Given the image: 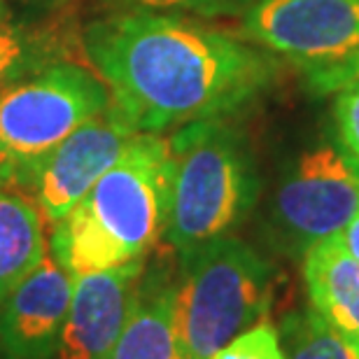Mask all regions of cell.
<instances>
[{"label":"cell","mask_w":359,"mask_h":359,"mask_svg":"<svg viewBox=\"0 0 359 359\" xmlns=\"http://www.w3.org/2000/svg\"><path fill=\"white\" fill-rule=\"evenodd\" d=\"M84 52L138 131L236 117L278 87L283 61L184 14L114 12L84 28Z\"/></svg>","instance_id":"obj_1"},{"label":"cell","mask_w":359,"mask_h":359,"mask_svg":"<svg viewBox=\"0 0 359 359\" xmlns=\"http://www.w3.org/2000/svg\"><path fill=\"white\" fill-rule=\"evenodd\" d=\"M168 180V138L135 133L117 163L52 226L49 255L73 278L147 257L166 231Z\"/></svg>","instance_id":"obj_2"},{"label":"cell","mask_w":359,"mask_h":359,"mask_svg":"<svg viewBox=\"0 0 359 359\" xmlns=\"http://www.w3.org/2000/svg\"><path fill=\"white\" fill-rule=\"evenodd\" d=\"M170 180L163 241L175 255L231 236L252 217L264 191L259 159L233 117L184 124L168 138Z\"/></svg>","instance_id":"obj_3"},{"label":"cell","mask_w":359,"mask_h":359,"mask_svg":"<svg viewBox=\"0 0 359 359\" xmlns=\"http://www.w3.org/2000/svg\"><path fill=\"white\" fill-rule=\"evenodd\" d=\"M257 208L262 243L290 262L346 229L359 212V159L334 124L301 138L283 156Z\"/></svg>","instance_id":"obj_4"},{"label":"cell","mask_w":359,"mask_h":359,"mask_svg":"<svg viewBox=\"0 0 359 359\" xmlns=\"http://www.w3.org/2000/svg\"><path fill=\"white\" fill-rule=\"evenodd\" d=\"M177 320L191 359L222 348L269 320L280 269L236 233L177 255Z\"/></svg>","instance_id":"obj_5"},{"label":"cell","mask_w":359,"mask_h":359,"mask_svg":"<svg viewBox=\"0 0 359 359\" xmlns=\"http://www.w3.org/2000/svg\"><path fill=\"white\" fill-rule=\"evenodd\" d=\"M241 35L315 96H334L359 77V0H255L241 14Z\"/></svg>","instance_id":"obj_6"},{"label":"cell","mask_w":359,"mask_h":359,"mask_svg":"<svg viewBox=\"0 0 359 359\" xmlns=\"http://www.w3.org/2000/svg\"><path fill=\"white\" fill-rule=\"evenodd\" d=\"M112 105L98 75L56 61L0 93V168L24 184L33 168L77 126Z\"/></svg>","instance_id":"obj_7"},{"label":"cell","mask_w":359,"mask_h":359,"mask_svg":"<svg viewBox=\"0 0 359 359\" xmlns=\"http://www.w3.org/2000/svg\"><path fill=\"white\" fill-rule=\"evenodd\" d=\"M135 133L140 131L133 121L112 103L59 142L33 168L21 189L33 196L45 222L54 226L117 163Z\"/></svg>","instance_id":"obj_8"},{"label":"cell","mask_w":359,"mask_h":359,"mask_svg":"<svg viewBox=\"0 0 359 359\" xmlns=\"http://www.w3.org/2000/svg\"><path fill=\"white\" fill-rule=\"evenodd\" d=\"M147 259L73 278L68 318L54 359H110L135 306Z\"/></svg>","instance_id":"obj_9"},{"label":"cell","mask_w":359,"mask_h":359,"mask_svg":"<svg viewBox=\"0 0 359 359\" xmlns=\"http://www.w3.org/2000/svg\"><path fill=\"white\" fill-rule=\"evenodd\" d=\"M73 297V276L47 255L0 304V359H54Z\"/></svg>","instance_id":"obj_10"},{"label":"cell","mask_w":359,"mask_h":359,"mask_svg":"<svg viewBox=\"0 0 359 359\" xmlns=\"http://www.w3.org/2000/svg\"><path fill=\"white\" fill-rule=\"evenodd\" d=\"M110 359H191L177 320V271L168 262L142 271L135 306Z\"/></svg>","instance_id":"obj_11"},{"label":"cell","mask_w":359,"mask_h":359,"mask_svg":"<svg viewBox=\"0 0 359 359\" xmlns=\"http://www.w3.org/2000/svg\"><path fill=\"white\" fill-rule=\"evenodd\" d=\"M301 264L308 306L359 355V264L339 233L308 250Z\"/></svg>","instance_id":"obj_12"},{"label":"cell","mask_w":359,"mask_h":359,"mask_svg":"<svg viewBox=\"0 0 359 359\" xmlns=\"http://www.w3.org/2000/svg\"><path fill=\"white\" fill-rule=\"evenodd\" d=\"M45 224L33 196L26 191L0 189V304L47 259Z\"/></svg>","instance_id":"obj_13"},{"label":"cell","mask_w":359,"mask_h":359,"mask_svg":"<svg viewBox=\"0 0 359 359\" xmlns=\"http://www.w3.org/2000/svg\"><path fill=\"white\" fill-rule=\"evenodd\" d=\"M54 56L52 35L14 21L0 5V93L56 63Z\"/></svg>","instance_id":"obj_14"},{"label":"cell","mask_w":359,"mask_h":359,"mask_svg":"<svg viewBox=\"0 0 359 359\" xmlns=\"http://www.w3.org/2000/svg\"><path fill=\"white\" fill-rule=\"evenodd\" d=\"M278 334L287 359H359L311 306L287 311L278 325Z\"/></svg>","instance_id":"obj_15"},{"label":"cell","mask_w":359,"mask_h":359,"mask_svg":"<svg viewBox=\"0 0 359 359\" xmlns=\"http://www.w3.org/2000/svg\"><path fill=\"white\" fill-rule=\"evenodd\" d=\"M117 12H154V14H198V17H222L241 14L255 0H107Z\"/></svg>","instance_id":"obj_16"},{"label":"cell","mask_w":359,"mask_h":359,"mask_svg":"<svg viewBox=\"0 0 359 359\" xmlns=\"http://www.w3.org/2000/svg\"><path fill=\"white\" fill-rule=\"evenodd\" d=\"M215 359H287V355L280 343L278 327L266 320L233 339L215 355Z\"/></svg>","instance_id":"obj_17"},{"label":"cell","mask_w":359,"mask_h":359,"mask_svg":"<svg viewBox=\"0 0 359 359\" xmlns=\"http://www.w3.org/2000/svg\"><path fill=\"white\" fill-rule=\"evenodd\" d=\"M332 124L339 140L359 159V77L334 93Z\"/></svg>","instance_id":"obj_18"},{"label":"cell","mask_w":359,"mask_h":359,"mask_svg":"<svg viewBox=\"0 0 359 359\" xmlns=\"http://www.w3.org/2000/svg\"><path fill=\"white\" fill-rule=\"evenodd\" d=\"M339 238L343 243V248L348 250V255L359 264V212L348 222L346 229L339 233Z\"/></svg>","instance_id":"obj_19"},{"label":"cell","mask_w":359,"mask_h":359,"mask_svg":"<svg viewBox=\"0 0 359 359\" xmlns=\"http://www.w3.org/2000/svg\"><path fill=\"white\" fill-rule=\"evenodd\" d=\"M7 187V175H5V170L0 168V189H5Z\"/></svg>","instance_id":"obj_20"}]
</instances>
